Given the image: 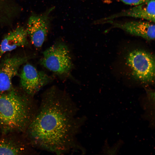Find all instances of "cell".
Instances as JSON below:
<instances>
[{
	"label": "cell",
	"mask_w": 155,
	"mask_h": 155,
	"mask_svg": "<svg viewBox=\"0 0 155 155\" xmlns=\"http://www.w3.org/2000/svg\"><path fill=\"white\" fill-rule=\"evenodd\" d=\"M68 94L55 86L44 93L24 135L34 148L62 154L77 146L83 121Z\"/></svg>",
	"instance_id": "6da1fadb"
},
{
	"label": "cell",
	"mask_w": 155,
	"mask_h": 155,
	"mask_svg": "<svg viewBox=\"0 0 155 155\" xmlns=\"http://www.w3.org/2000/svg\"><path fill=\"white\" fill-rule=\"evenodd\" d=\"M33 97L13 88L0 93V129L2 134L25 132L38 107Z\"/></svg>",
	"instance_id": "7a4b0ae2"
},
{
	"label": "cell",
	"mask_w": 155,
	"mask_h": 155,
	"mask_svg": "<svg viewBox=\"0 0 155 155\" xmlns=\"http://www.w3.org/2000/svg\"><path fill=\"white\" fill-rule=\"evenodd\" d=\"M40 63L46 69L62 77L68 76L73 66L67 46L61 42H56L43 52Z\"/></svg>",
	"instance_id": "3957f363"
},
{
	"label": "cell",
	"mask_w": 155,
	"mask_h": 155,
	"mask_svg": "<svg viewBox=\"0 0 155 155\" xmlns=\"http://www.w3.org/2000/svg\"><path fill=\"white\" fill-rule=\"evenodd\" d=\"M127 62L137 79L144 83L154 82L155 59L151 54L142 50L133 51L128 55Z\"/></svg>",
	"instance_id": "277c9868"
},
{
	"label": "cell",
	"mask_w": 155,
	"mask_h": 155,
	"mask_svg": "<svg viewBox=\"0 0 155 155\" xmlns=\"http://www.w3.org/2000/svg\"><path fill=\"white\" fill-rule=\"evenodd\" d=\"M52 7L40 15H33L29 18L26 30L33 44L36 47L42 46L50 28L51 12L54 9Z\"/></svg>",
	"instance_id": "5b68a950"
},
{
	"label": "cell",
	"mask_w": 155,
	"mask_h": 155,
	"mask_svg": "<svg viewBox=\"0 0 155 155\" xmlns=\"http://www.w3.org/2000/svg\"><path fill=\"white\" fill-rule=\"evenodd\" d=\"M20 78L22 90L33 96L51 80V78L45 73L38 70L29 63L26 64L23 66Z\"/></svg>",
	"instance_id": "8992f818"
},
{
	"label": "cell",
	"mask_w": 155,
	"mask_h": 155,
	"mask_svg": "<svg viewBox=\"0 0 155 155\" xmlns=\"http://www.w3.org/2000/svg\"><path fill=\"white\" fill-rule=\"evenodd\" d=\"M33 148L23 133H8L0 138V155L33 154Z\"/></svg>",
	"instance_id": "52a82bcc"
},
{
	"label": "cell",
	"mask_w": 155,
	"mask_h": 155,
	"mask_svg": "<svg viewBox=\"0 0 155 155\" xmlns=\"http://www.w3.org/2000/svg\"><path fill=\"white\" fill-rule=\"evenodd\" d=\"M26 57H13L5 59L0 65V93L13 88L12 80L18 73L20 67L26 63Z\"/></svg>",
	"instance_id": "ba28073f"
},
{
	"label": "cell",
	"mask_w": 155,
	"mask_h": 155,
	"mask_svg": "<svg viewBox=\"0 0 155 155\" xmlns=\"http://www.w3.org/2000/svg\"><path fill=\"white\" fill-rule=\"evenodd\" d=\"M104 22H110L113 28L121 29L130 34L148 40L154 39L155 26L153 22L148 21L115 22L111 20Z\"/></svg>",
	"instance_id": "9c48e42d"
},
{
	"label": "cell",
	"mask_w": 155,
	"mask_h": 155,
	"mask_svg": "<svg viewBox=\"0 0 155 155\" xmlns=\"http://www.w3.org/2000/svg\"><path fill=\"white\" fill-rule=\"evenodd\" d=\"M155 0L148 1L129 9L96 21L97 23L122 16L141 18L154 23Z\"/></svg>",
	"instance_id": "30bf717a"
},
{
	"label": "cell",
	"mask_w": 155,
	"mask_h": 155,
	"mask_svg": "<svg viewBox=\"0 0 155 155\" xmlns=\"http://www.w3.org/2000/svg\"><path fill=\"white\" fill-rule=\"evenodd\" d=\"M26 30L19 27L9 32L4 37L0 45V57L5 53L28 44Z\"/></svg>",
	"instance_id": "8fae6325"
},
{
	"label": "cell",
	"mask_w": 155,
	"mask_h": 155,
	"mask_svg": "<svg viewBox=\"0 0 155 155\" xmlns=\"http://www.w3.org/2000/svg\"><path fill=\"white\" fill-rule=\"evenodd\" d=\"M123 3L129 5H136L144 3L148 0H119Z\"/></svg>",
	"instance_id": "7c38bea8"
}]
</instances>
